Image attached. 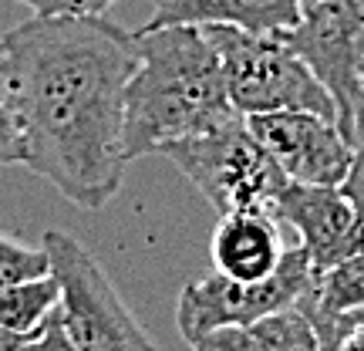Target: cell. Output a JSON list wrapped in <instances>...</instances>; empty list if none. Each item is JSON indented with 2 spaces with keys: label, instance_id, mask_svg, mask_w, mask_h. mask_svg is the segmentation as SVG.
I'll list each match as a JSON object with an SVG mask.
<instances>
[{
  "label": "cell",
  "instance_id": "3",
  "mask_svg": "<svg viewBox=\"0 0 364 351\" xmlns=\"http://www.w3.org/2000/svg\"><path fill=\"white\" fill-rule=\"evenodd\" d=\"M203 31L220 54L223 81L236 112L260 115V112L307 108L338 118L331 91L287 44L284 34H250L226 24H203Z\"/></svg>",
  "mask_w": 364,
  "mask_h": 351
},
{
  "label": "cell",
  "instance_id": "19",
  "mask_svg": "<svg viewBox=\"0 0 364 351\" xmlns=\"http://www.w3.org/2000/svg\"><path fill=\"white\" fill-rule=\"evenodd\" d=\"M341 129H344V135L354 145L364 142V68H361V75H358V85H354L351 105H348V115L341 122Z\"/></svg>",
  "mask_w": 364,
  "mask_h": 351
},
{
  "label": "cell",
  "instance_id": "6",
  "mask_svg": "<svg viewBox=\"0 0 364 351\" xmlns=\"http://www.w3.org/2000/svg\"><path fill=\"white\" fill-rule=\"evenodd\" d=\"M314 281V263L307 250L290 247L280 267L263 281H233L226 273L213 271L193 284L182 287L176 304V325L189 345H199L220 328L250 325L263 314L294 308L300 294Z\"/></svg>",
  "mask_w": 364,
  "mask_h": 351
},
{
  "label": "cell",
  "instance_id": "15",
  "mask_svg": "<svg viewBox=\"0 0 364 351\" xmlns=\"http://www.w3.org/2000/svg\"><path fill=\"white\" fill-rule=\"evenodd\" d=\"M41 273H51V261H48V250L44 243H24L11 234H0V290Z\"/></svg>",
  "mask_w": 364,
  "mask_h": 351
},
{
  "label": "cell",
  "instance_id": "23",
  "mask_svg": "<svg viewBox=\"0 0 364 351\" xmlns=\"http://www.w3.org/2000/svg\"><path fill=\"white\" fill-rule=\"evenodd\" d=\"M196 351H220V348H209V345H196Z\"/></svg>",
  "mask_w": 364,
  "mask_h": 351
},
{
  "label": "cell",
  "instance_id": "1",
  "mask_svg": "<svg viewBox=\"0 0 364 351\" xmlns=\"http://www.w3.org/2000/svg\"><path fill=\"white\" fill-rule=\"evenodd\" d=\"M139 41L102 14L31 17L0 38V91L27 142V169L81 209L125 179V85Z\"/></svg>",
  "mask_w": 364,
  "mask_h": 351
},
{
  "label": "cell",
  "instance_id": "12",
  "mask_svg": "<svg viewBox=\"0 0 364 351\" xmlns=\"http://www.w3.org/2000/svg\"><path fill=\"white\" fill-rule=\"evenodd\" d=\"M297 308L311 318L321 345L341 318L364 311V250L344 257L327 271H314V281L300 294Z\"/></svg>",
  "mask_w": 364,
  "mask_h": 351
},
{
  "label": "cell",
  "instance_id": "5",
  "mask_svg": "<svg viewBox=\"0 0 364 351\" xmlns=\"http://www.w3.org/2000/svg\"><path fill=\"white\" fill-rule=\"evenodd\" d=\"M41 243L61 284V321L81 351H159L81 240L48 230Z\"/></svg>",
  "mask_w": 364,
  "mask_h": 351
},
{
  "label": "cell",
  "instance_id": "8",
  "mask_svg": "<svg viewBox=\"0 0 364 351\" xmlns=\"http://www.w3.org/2000/svg\"><path fill=\"white\" fill-rule=\"evenodd\" d=\"M247 122L250 132L260 139L290 182H314V186L344 182L354 142L344 135L338 118L307 108H284V112L247 115Z\"/></svg>",
  "mask_w": 364,
  "mask_h": 351
},
{
  "label": "cell",
  "instance_id": "10",
  "mask_svg": "<svg viewBox=\"0 0 364 351\" xmlns=\"http://www.w3.org/2000/svg\"><path fill=\"white\" fill-rule=\"evenodd\" d=\"M287 240L273 206L223 213L213 234V271L233 281H263L287 257Z\"/></svg>",
  "mask_w": 364,
  "mask_h": 351
},
{
  "label": "cell",
  "instance_id": "11",
  "mask_svg": "<svg viewBox=\"0 0 364 351\" xmlns=\"http://www.w3.org/2000/svg\"><path fill=\"white\" fill-rule=\"evenodd\" d=\"M304 0H159L145 27L226 24L250 34H284L300 21Z\"/></svg>",
  "mask_w": 364,
  "mask_h": 351
},
{
  "label": "cell",
  "instance_id": "21",
  "mask_svg": "<svg viewBox=\"0 0 364 351\" xmlns=\"http://www.w3.org/2000/svg\"><path fill=\"white\" fill-rule=\"evenodd\" d=\"M334 351H364V325L361 328H351L344 338L334 345Z\"/></svg>",
  "mask_w": 364,
  "mask_h": 351
},
{
  "label": "cell",
  "instance_id": "22",
  "mask_svg": "<svg viewBox=\"0 0 364 351\" xmlns=\"http://www.w3.org/2000/svg\"><path fill=\"white\" fill-rule=\"evenodd\" d=\"M21 341H24V338H17V335H11L7 328L0 325V351H14L17 345H21Z\"/></svg>",
  "mask_w": 364,
  "mask_h": 351
},
{
  "label": "cell",
  "instance_id": "18",
  "mask_svg": "<svg viewBox=\"0 0 364 351\" xmlns=\"http://www.w3.org/2000/svg\"><path fill=\"white\" fill-rule=\"evenodd\" d=\"M344 196L351 199V206L358 209V216L364 220V142L354 145V156H351V166H348V176L341 182Z\"/></svg>",
  "mask_w": 364,
  "mask_h": 351
},
{
  "label": "cell",
  "instance_id": "4",
  "mask_svg": "<svg viewBox=\"0 0 364 351\" xmlns=\"http://www.w3.org/2000/svg\"><path fill=\"white\" fill-rule=\"evenodd\" d=\"M159 156L169 159L220 209V216L233 209L273 206V199L290 182L260 139L250 132L243 112L220 122L216 129L169 142Z\"/></svg>",
  "mask_w": 364,
  "mask_h": 351
},
{
  "label": "cell",
  "instance_id": "14",
  "mask_svg": "<svg viewBox=\"0 0 364 351\" xmlns=\"http://www.w3.org/2000/svg\"><path fill=\"white\" fill-rule=\"evenodd\" d=\"M61 304V284L54 273H41L21 284H11L0 290V325L17 338L34 335L48 314Z\"/></svg>",
  "mask_w": 364,
  "mask_h": 351
},
{
  "label": "cell",
  "instance_id": "7",
  "mask_svg": "<svg viewBox=\"0 0 364 351\" xmlns=\"http://www.w3.org/2000/svg\"><path fill=\"white\" fill-rule=\"evenodd\" d=\"M284 41L331 91L341 125L364 68V0H304L300 21L284 31Z\"/></svg>",
  "mask_w": 364,
  "mask_h": 351
},
{
  "label": "cell",
  "instance_id": "17",
  "mask_svg": "<svg viewBox=\"0 0 364 351\" xmlns=\"http://www.w3.org/2000/svg\"><path fill=\"white\" fill-rule=\"evenodd\" d=\"M31 7L34 17H85V14H105L118 0H17Z\"/></svg>",
  "mask_w": 364,
  "mask_h": 351
},
{
  "label": "cell",
  "instance_id": "16",
  "mask_svg": "<svg viewBox=\"0 0 364 351\" xmlns=\"http://www.w3.org/2000/svg\"><path fill=\"white\" fill-rule=\"evenodd\" d=\"M14 351H81V348L71 341V335H68L65 321H61V304H58V308L48 314V321H44L34 335H27Z\"/></svg>",
  "mask_w": 364,
  "mask_h": 351
},
{
  "label": "cell",
  "instance_id": "20",
  "mask_svg": "<svg viewBox=\"0 0 364 351\" xmlns=\"http://www.w3.org/2000/svg\"><path fill=\"white\" fill-rule=\"evenodd\" d=\"M361 325H364V311H358V314H348V318H341L338 325H334V331H331V335H327V338H324V345H321V351H334V345H338V341L344 338V335H348L351 328H361Z\"/></svg>",
  "mask_w": 364,
  "mask_h": 351
},
{
  "label": "cell",
  "instance_id": "13",
  "mask_svg": "<svg viewBox=\"0 0 364 351\" xmlns=\"http://www.w3.org/2000/svg\"><path fill=\"white\" fill-rule=\"evenodd\" d=\"M199 345H209V348L220 351H321L311 318L300 311L297 304L284 308V311L263 314L250 325L220 328Z\"/></svg>",
  "mask_w": 364,
  "mask_h": 351
},
{
  "label": "cell",
  "instance_id": "9",
  "mask_svg": "<svg viewBox=\"0 0 364 351\" xmlns=\"http://www.w3.org/2000/svg\"><path fill=\"white\" fill-rule=\"evenodd\" d=\"M273 213L297 234L314 271H327L364 250V220L341 186L287 182L273 199Z\"/></svg>",
  "mask_w": 364,
  "mask_h": 351
},
{
  "label": "cell",
  "instance_id": "2",
  "mask_svg": "<svg viewBox=\"0 0 364 351\" xmlns=\"http://www.w3.org/2000/svg\"><path fill=\"white\" fill-rule=\"evenodd\" d=\"M139 61L125 85V159L159 156L169 142L236 115L223 65L199 24L142 27Z\"/></svg>",
  "mask_w": 364,
  "mask_h": 351
}]
</instances>
